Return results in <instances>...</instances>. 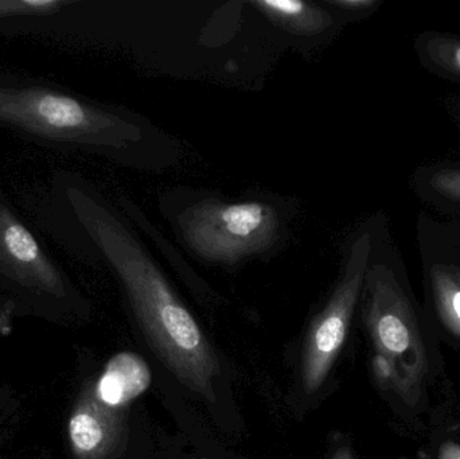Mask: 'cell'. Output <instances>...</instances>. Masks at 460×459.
I'll list each match as a JSON object with an SVG mask.
<instances>
[{
  "label": "cell",
  "instance_id": "obj_5",
  "mask_svg": "<svg viewBox=\"0 0 460 459\" xmlns=\"http://www.w3.org/2000/svg\"><path fill=\"white\" fill-rule=\"evenodd\" d=\"M372 250L369 232H362L353 240L348 248L345 269L337 287L308 328L300 368L305 393H315L321 390L340 355L359 291L365 283Z\"/></svg>",
  "mask_w": 460,
  "mask_h": 459
},
{
  "label": "cell",
  "instance_id": "obj_1",
  "mask_svg": "<svg viewBox=\"0 0 460 459\" xmlns=\"http://www.w3.org/2000/svg\"><path fill=\"white\" fill-rule=\"evenodd\" d=\"M34 213L65 250L83 260L104 263L116 275L162 363L189 390L215 403L217 357L118 207L78 172H57L38 194Z\"/></svg>",
  "mask_w": 460,
  "mask_h": 459
},
{
  "label": "cell",
  "instance_id": "obj_2",
  "mask_svg": "<svg viewBox=\"0 0 460 459\" xmlns=\"http://www.w3.org/2000/svg\"><path fill=\"white\" fill-rule=\"evenodd\" d=\"M0 128L50 150L156 166L145 155L148 142L158 139L147 121L32 75L0 73Z\"/></svg>",
  "mask_w": 460,
  "mask_h": 459
},
{
  "label": "cell",
  "instance_id": "obj_3",
  "mask_svg": "<svg viewBox=\"0 0 460 459\" xmlns=\"http://www.w3.org/2000/svg\"><path fill=\"white\" fill-rule=\"evenodd\" d=\"M0 296L19 317L67 325L88 312L85 298L42 237L0 189Z\"/></svg>",
  "mask_w": 460,
  "mask_h": 459
},
{
  "label": "cell",
  "instance_id": "obj_7",
  "mask_svg": "<svg viewBox=\"0 0 460 459\" xmlns=\"http://www.w3.org/2000/svg\"><path fill=\"white\" fill-rule=\"evenodd\" d=\"M153 374L146 360L134 352L116 353L102 374L93 377L96 398L105 406L124 410L150 388Z\"/></svg>",
  "mask_w": 460,
  "mask_h": 459
},
{
  "label": "cell",
  "instance_id": "obj_12",
  "mask_svg": "<svg viewBox=\"0 0 460 459\" xmlns=\"http://www.w3.org/2000/svg\"><path fill=\"white\" fill-rule=\"evenodd\" d=\"M16 305L5 296H0V337H10L15 329V320L18 318Z\"/></svg>",
  "mask_w": 460,
  "mask_h": 459
},
{
  "label": "cell",
  "instance_id": "obj_4",
  "mask_svg": "<svg viewBox=\"0 0 460 459\" xmlns=\"http://www.w3.org/2000/svg\"><path fill=\"white\" fill-rule=\"evenodd\" d=\"M188 247L204 260L234 264L270 252L283 237V220L272 204L226 202L205 197L178 216Z\"/></svg>",
  "mask_w": 460,
  "mask_h": 459
},
{
  "label": "cell",
  "instance_id": "obj_9",
  "mask_svg": "<svg viewBox=\"0 0 460 459\" xmlns=\"http://www.w3.org/2000/svg\"><path fill=\"white\" fill-rule=\"evenodd\" d=\"M421 54L424 58L454 77L460 78V40L447 35H426L421 40Z\"/></svg>",
  "mask_w": 460,
  "mask_h": 459
},
{
  "label": "cell",
  "instance_id": "obj_14",
  "mask_svg": "<svg viewBox=\"0 0 460 459\" xmlns=\"http://www.w3.org/2000/svg\"><path fill=\"white\" fill-rule=\"evenodd\" d=\"M332 459H351V455L346 447H341L332 455Z\"/></svg>",
  "mask_w": 460,
  "mask_h": 459
},
{
  "label": "cell",
  "instance_id": "obj_10",
  "mask_svg": "<svg viewBox=\"0 0 460 459\" xmlns=\"http://www.w3.org/2000/svg\"><path fill=\"white\" fill-rule=\"evenodd\" d=\"M23 404L8 385L0 384V455L10 446L21 428Z\"/></svg>",
  "mask_w": 460,
  "mask_h": 459
},
{
  "label": "cell",
  "instance_id": "obj_11",
  "mask_svg": "<svg viewBox=\"0 0 460 459\" xmlns=\"http://www.w3.org/2000/svg\"><path fill=\"white\" fill-rule=\"evenodd\" d=\"M429 185L443 197L460 201V170H440L432 175Z\"/></svg>",
  "mask_w": 460,
  "mask_h": 459
},
{
  "label": "cell",
  "instance_id": "obj_6",
  "mask_svg": "<svg viewBox=\"0 0 460 459\" xmlns=\"http://www.w3.org/2000/svg\"><path fill=\"white\" fill-rule=\"evenodd\" d=\"M69 459H116L126 449L124 410L111 409L94 395L93 377H85L65 423Z\"/></svg>",
  "mask_w": 460,
  "mask_h": 459
},
{
  "label": "cell",
  "instance_id": "obj_13",
  "mask_svg": "<svg viewBox=\"0 0 460 459\" xmlns=\"http://www.w3.org/2000/svg\"><path fill=\"white\" fill-rule=\"evenodd\" d=\"M326 4L342 11H369L377 5L376 0H326Z\"/></svg>",
  "mask_w": 460,
  "mask_h": 459
},
{
  "label": "cell",
  "instance_id": "obj_8",
  "mask_svg": "<svg viewBox=\"0 0 460 459\" xmlns=\"http://www.w3.org/2000/svg\"><path fill=\"white\" fill-rule=\"evenodd\" d=\"M254 5L275 23L299 34H315L326 29L330 15L313 3L299 0H262Z\"/></svg>",
  "mask_w": 460,
  "mask_h": 459
}]
</instances>
